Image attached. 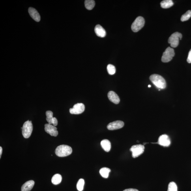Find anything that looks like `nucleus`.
<instances>
[{"label": "nucleus", "mask_w": 191, "mask_h": 191, "mask_svg": "<svg viewBox=\"0 0 191 191\" xmlns=\"http://www.w3.org/2000/svg\"><path fill=\"white\" fill-rule=\"evenodd\" d=\"M150 80L159 89H164L166 87V81L159 75L154 74L150 77Z\"/></svg>", "instance_id": "1"}, {"label": "nucleus", "mask_w": 191, "mask_h": 191, "mask_svg": "<svg viewBox=\"0 0 191 191\" xmlns=\"http://www.w3.org/2000/svg\"><path fill=\"white\" fill-rule=\"evenodd\" d=\"M55 154L59 157H65L71 154L72 148L66 145H61L58 146L55 150Z\"/></svg>", "instance_id": "2"}, {"label": "nucleus", "mask_w": 191, "mask_h": 191, "mask_svg": "<svg viewBox=\"0 0 191 191\" xmlns=\"http://www.w3.org/2000/svg\"><path fill=\"white\" fill-rule=\"evenodd\" d=\"M22 129V134L23 137L26 138H29L31 136L33 131V125L31 121H26L23 124Z\"/></svg>", "instance_id": "3"}, {"label": "nucleus", "mask_w": 191, "mask_h": 191, "mask_svg": "<svg viewBox=\"0 0 191 191\" xmlns=\"http://www.w3.org/2000/svg\"><path fill=\"white\" fill-rule=\"evenodd\" d=\"M145 23V19L142 17H137L131 25L132 31L135 32H138L144 26Z\"/></svg>", "instance_id": "4"}, {"label": "nucleus", "mask_w": 191, "mask_h": 191, "mask_svg": "<svg viewBox=\"0 0 191 191\" xmlns=\"http://www.w3.org/2000/svg\"><path fill=\"white\" fill-rule=\"evenodd\" d=\"M182 37V34L179 32H176L173 33L169 37L168 43L173 48H176L179 44V40H181Z\"/></svg>", "instance_id": "5"}, {"label": "nucleus", "mask_w": 191, "mask_h": 191, "mask_svg": "<svg viewBox=\"0 0 191 191\" xmlns=\"http://www.w3.org/2000/svg\"><path fill=\"white\" fill-rule=\"evenodd\" d=\"M175 55V53L174 49L170 47H169L163 53L162 61L163 63H168L172 59Z\"/></svg>", "instance_id": "6"}, {"label": "nucleus", "mask_w": 191, "mask_h": 191, "mask_svg": "<svg viewBox=\"0 0 191 191\" xmlns=\"http://www.w3.org/2000/svg\"><path fill=\"white\" fill-rule=\"evenodd\" d=\"M145 149V146L143 145H133L130 149V151L132 152V157L135 158L138 157L143 153Z\"/></svg>", "instance_id": "7"}, {"label": "nucleus", "mask_w": 191, "mask_h": 191, "mask_svg": "<svg viewBox=\"0 0 191 191\" xmlns=\"http://www.w3.org/2000/svg\"><path fill=\"white\" fill-rule=\"evenodd\" d=\"M84 105L82 103H78L75 104L72 108L70 109V112L71 114H79L85 111Z\"/></svg>", "instance_id": "8"}, {"label": "nucleus", "mask_w": 191, "mask_h": 191, "mask_svg": "<svg viewBox=\"0 0 191 191\" xmlns=\"http://www.w3.org/2000/svg\"><path fill=\"white\" fill-rule=\"evenodd\" d=\"M45 130L46 132L52 136L56 137L59 134L57 128L55 126L49 124H45Z\"/></svg>", "instance_id": "9"}, {"label": "nucleus", "mask_w": 191, "mask_h": 191, "mask_svg": "<svg viewBox=\"0 0 191 191\" xmlns=\"http://www.w3.org/2000/svg\"><path fill=\"white\" fill-rule=\"evenodd\" d=\"M158 144L164 147H169L170 145L171 141L168 135H162L158 139Z\"/></svg>", "instance_id": "10"}, {"label": "nucleus", "mask_w": 191, "mask_h": 191, "mask_svg": "<svg viewBox=\"0 0 191 191\" xmlns=\"http://www.w3.org/2000/svg\"><path fill=\"white\" fill-rule=\"evenodd\" d=\"M124 125V123L123 121H117L109 124L107 126V128L109 130H116L123 128Z\"/></svg>", "instance_id": "11"}, {"label": "nucleus", "mask_w": 191, "mask_h": 191, "mask_svg": "<svg viewBox=\"0 0 191 191\" xmlns=\"http://www.w3.org/2000/svg\"><path fill=\"white\" fill-rule=\"evenodd\" d=\"M46 120L49 124H53V125L56 126L58 124V121L56 118L53 117V112L52 111H46Z\"/></svg>", "instance_id": "12"}, {"label": "nucleus", "mask_w": 191, "mask_h": 191, "mask_svg": "<svg viewBox=\"0 0 191 191\" xmlns=\"http://www.w3.org/2000/svg\"><path fill=\"white\" fill-rule=\"evenodd\" d=\"M29 12L31 18L36 22H39L40 20V16L37 11L35 9L30 7L29 9Z\"/></svg>", "instance_id": "13"}, {"label": "nucleus", "mask_w": 191, "mask_h": 191, "mask_svg": "<svg viewBox=\"0 0 191 191\" xmlns=\"http://www.w3.org/2000/svg\"><path fill=\"white\" fill-rule=\"evenodd\" d=\"M108 97L109 100L115 104H119L120 99L119 97L114 91H109L108 94Z\"/></svg>", "instance_id": "14"}, {"label": "nucleus", "mask_w": 191, "mask_h": 191, "mask_svg": "<svg viewBox=\"0 0 191 191\" xmlns=\"http://www.w3.org/2000/svg\"><path fill=\"white\" fill-rule=\"evenodd\" d=\"M95 31L97 36L101 38H104L106 35V32L103 27L99 25L96 26Z\"/></svg>", "instance_id": "15"}, {"label": "nucleus", "mask_w": 191, "mask_h": 191, "mask_svg": "<svg viewBox=\"0 0 191 191\" xmlns=\"http://www.w3.org/2000/svg\"><path fill=\"white\" fill-rule=\"evenodd\" d=\"M34 182L30 180L26 182L21 187V191H29L31 190L34 185Z\"/></svg>", "instance_id": "16"}, {"label": "nucleus", "mask_w": 191, "mask_h": 191, "mask_svg": "<svg viewBox=\"0 0 191 191\" xmlns=\"http://www.w3.org/2000/svg\"><path fill=\"white\" fill-rule=\"evenodd\" d=\"M101 145L104 151L108 152L110 151L111 149V143L108 139H105L101 142Z\"/></svg>", "instance_id": "17"}, {"label": "nucleus", "mask_w": 191, "mask_h": 191, "mask_svg": "<svg viewBox=\"0 0 191 191\" xmlns=\"http://www.w3.org/2000/svg\"><path fill=\"white\" fill-rule=\"evenodd\" d=\"M161 6L163 8L167 9L172 6L174 4L171 0H164L161 2Z\"/></svg>", "instance_id": "18"}, {"label": "nucleus", "mask_w": 191, "mask_h": 191, "mask_svg": "<svg viewBox=\"0 0 191 191\" xmlns=\"http://www.w3.org/2000/svg\"><path fill=\"white\" fill-rule=\"evenodd\" d=\"M62 177L59 174H56L53 176L51 179V182L54 185H57L61 182Z\"/></svg>", "instance_id": "19"}, {"label": "nucleus", "mask_w": 191, "mask_h": 191, "mask_svg": "<svg viewBox=\"0 0 191 191\" xmlns=\"http://www.w3.org/2000/svg\"><path fill=\"white\" fill-rule=\"evenodd\" d=\"M111 172V169L107 167H104L100 169V173L103 177L107 179L109 177V173Z\"/></svg>", "instance_id": "20"}, {"label": "nucleus", "mask_w": 191, "mask_h": 191, "mask_svg": "<svg viewBox=\"0 0 191 191\" xmlns=\"http://www.w3.org/2000/svg\"><path fill=\"white\" fill-rule=\"evenodd\" d=\"M95 4V2L93 0H86L85 1V8L88 10L93 9Z\"/></svg>", "instance_id": "21"}, {"label": "nucleus", "mask_w": 191, "mask_h": 191, "mask_svg": "<svg viewBox=\"0 0 191 191\" xmlns=\"http://www.w3.org/2000/svg\"><path fill=\"white\" fill-rule=\"evenodd\" d=\"M191 17V10H189L181 17V20L182 22L187 21Z\"/></svg>", "instance_id": "22"}, {"label": "nucleus", "mask_w": 191, "mask_h": 191, "mask_svg": "<svg viewBox=\"0 0 191 191\" xmlns=\"http://www.w3.org/2000/svg\"><path fill=\"white\" fill-rule=\"evenodd\" d=\"M85 184L84 180L83 179H79L77 183V188L79 191H82L83 190L84 186Z\"/></svg>", "instance_id": "23"}, {"label": "nucleus", "mask_w": 191, "mask_h": 191, "mask_svg": "<svg viewBox=\"0 0 191 191\" xmlns=\"http://www.w3.org/2000/svg\"><path fill=\"white\" fill-rule=\"evenodd\" d=\"M107 70L109 74L112 75L114 74L116 72L115 67L112 64H109L107 67Z\"/></svg>", "instance_id": "24"}, {"label": "nucleus", "mask_w": 191, "mask_h": 191, "mask_svg": "<svg viewBox=\"0 0 191 191\" xmlns=\"http://www.w3.org/2000/svg\"><path fill=\"white\" fill-rule=\"evenodd\" d=\"M167 191H177V186L174 182H171L169 184Z\"/></svg>", "instance_id": "25"}, {"label": "nucleus", "mask_w": 191, "mask_h": 191, "mask_svg": "<svg viewBox=\"0 0 191 191\" xmlns=\"http://www.w3.org/2000/svg\"><path fill=\"white\" fill-rule=\"evenodd\" d=\"M187 61L189 63H191V49L189 53Z\"/></svg>", "instance_id": "26"}, {"label": "nucleus", "mask_w": 191, "mask_h": 191, "mask_svg": "<svg viewBox=\"0 0 191 191\" xmlns=\"http://www.w3.org/2000/svg\"><path fill=\"white\" fill-rule=\"evenodd\" d=\"M123 191H139L138 190L135 189H126L124 190Z\"/></svg>", "instance_id": "27"}, {"label": "nucleus", "mask_w": 191, "mask_h": 191, "mask_svg": "<svg viewBox=\"0 0 191 191\" xmlns=\"http://www.w3.org/2000/svg\"><path fill=\"white\" fill-rule=\"evenodd\" d=\"M2 151H3V150H2V148L1 147H0V158H1V155L2 153Z\"/></svg>", "instance_id": "28"}, {"label": "nucleus", "mask_w": 191, "mask_h": 191, "mask_svg": "<svg viewBox=\"0 0 191 191\" xmlns=\"http://www.w3.org/2000/svg\"><path fill=\"white\" fill-rule=\"evenodd\" d=\"M151 87V85H148V87Z\"/></svg>", "instance_id": "29"}]
</instances>
